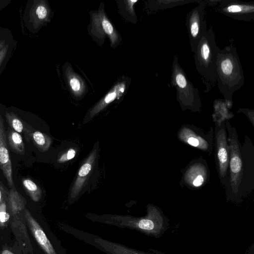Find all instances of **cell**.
Returning <instances> with one entry per match:
<instances>
[{
    "mask_svg": "<svg viewBox=\"0 0 254 254\" xmlns=\"http://www.w3.org/2000/svg\"></svg>",
    "mask_w": 254,
    "mask_h": 254,
    "instance_id": "4dcf8cb0",
    "label": "cell"
},
{
    "mask_svg": "<svg viewBox=\"0 0 254 254\" xmlns=\"http://www.w3.org/2000/svg\"><path fill=\"white\" fill-rule=\"evenodd\" d=\"M8 48L9 45L8 44L5 45L4 47L0 51V65L1 64L6 56Z\"/></svg>",
    "mask_w": 254,
    "mask_h": 254,
    "instance_id": "83f0119b",
    "label": "cell"
},
{
    "mask_svg": "<svg viewBox=\"0 0 254 254\" xmlns=\"http://www.w3.org/2000/svg\"><path fill=\"white\" fill-rule=\"evenodd\" d=\"M198 0H158L150 1V7L152 11L163 10L175 6L189 3L190 2H198Z\"/></svg>",
    "mask_w": 254,
    "mask_h": 254,
    "instance_id": "ffe728a7",
    "label": "cell"
},
{
    "mask_svg": "<svg viewBox=\"0 0 254 254\" xmlns=\"http://www.w3.org/2000/svg\"><path fill=\"white\" fill-rule=\"evenodd\" d=\"M10 215L7 211V201L0 204V227H4L9 219Z\"/></svg>",
    "mask_w": 254,
    "mask_h": 254,
    "instance_id": "cb8c5ba5",
    "label": "cell"
},
{
    "mask_svg": "<svg viewBox=\"0 0 254 254\" xmlns=\"http://www.w3.org/2000/svg\"><path fill=\"white\" fill-rule=\"evenodd\" d=\"M26 200L16 189H10L7 199L9 212L14 216L24 211Z\"/></svg>",
    "mask_w": 254,
    "mask_h": 254,
    "instance_id": "e0dca14e",
    "label": "cell"
},
{
    "mask_svg": "<svg viewBox=\"0 0 254 254\" xmlns=\"http://www.w3.org/2000/svg\"><path fill=\"white\" fill-rule=\"evenodd\" d=\"M22 186L26 193L34 202H38L42 197V190L31 179L23 178Z\"/></svg>",
    "mask_w": 254,
    "mask_h": 254,
    "instance_id": "44dd1931",
    "label": "cell"
},
{
    "mask_svg": "<svg viewBox=\"0 0 254 254\" xmlns=\"http://www.w3.org/2000/svg\"><path fill=\"white\" fill-rule=\"evenodd\" d=\"M220 50L216 45L213 29L210 26L194 53L195 66L205 85V93L209 92L217 83L216 62Z\"/></svg>",
    "mask_w": 254,
    "mask_h": 254,
    "instance_id": "3957f363",
    "label": "cell"
},
{
    "mask_svg": "<svg viewBox=\"0 0 254 254\" xmlns=\"http://www.w3.org/2000/svg\"><path fill=\"white\" fill-rule=\"evenodd\" d=\"M96 17L95 20V25H98V29L99 30L102 28L101 32L108 35L112 41L113 44H114L118 39L117 34L115 32L113 27L110 21L106 18L105 16L100 15Z\"/></svg>",
    "mask_w": 254,
    "mask_h": 254,
    "instance_id": "7402d4cb",
    "label": "cell"
},
{
    "mask_svg": "<svg viewBox=\"0 0 254 254\" xmlns=\"http://www.w3.org/2000/svg\"><path fill=\"white\" fill-rule=\"evenodd\" d=\"M9 193L8 189L0 181V204L7 201Z\"/></svg>",
    "mask_w": 254,
    "mask_h": 254,
    "instance_id": "484cf974",
    "label": "cell"
},
{
    "mask_svg": "<svg viewBox=\"0 0 254 254\" xmlns=\"http://www.w3.org/2000/svg\"><path fill=\"white\" fill-rule=\"evenodd\" d=\"M86 217L94 223H100L139 231L145 235L156 236L163 228V218L159 209L153 205L147 206V214L143 217L129 215L95 214L89 213Z\"/></svg>",
    "mask_w": 254,
    "mask_h": 254,
    "instance_id": "7a4b0ae2",
    "label": "cell"
},
{
    "mask_svg": "<svg viewBox=\"0 0 254 254\" xmlns=\"http://www.w3.org/2000/svg\"><path fill=\"white\" fill-rule=\"evenodd\" d=\"M125 84H119L117 85L110 93L100 102H99L90 112V117L92 118L96 114L103 109L108 104L112 102L116 98H119L124 92Z\"/></svg>",
    "mask_w": 254,
    "mask_h": 254,
    "instance_id": "ac0fdd59",
    "label": "cell"
},
{
    "mask_svg": "<svg viewBox=\"0 0 254 254\" xmlns=\"http://www.w3.org/2000/svg\"><path fill=\"white\" fill-rule=\"evenodd\" d=\"M225 126L228 131L227 141L230 152L229 181L226 190L228 196L238 197L243 177L242 144L236 128L231 126L228 121H225Z\"/></svg>",
    "mask_w": 254,
    "mask_h": 254,
    "instance_id": "5b68a950",
    "label": "cell"
},
{
    "mask_svg": "<svg viewBox=\"0 0 254 254\" xmlns=\"http://www.w3.org/2000/svg\"><path fill=\"white\" fill-rule=\"evenodd\" d=\"M6 135L10 149L17 154L21 155L24 154L25 144L20 133L10 128L7 129Z\"/></svg>",
    "mask_w": 254,
    "mask_h": 254,
    "instance_id": "d6986e66",
    "label": "cell"
},
{
    "mask_svg": "<svg viewBox=\"0 0 254 254\" xmlns=\"http://www.w3.org/2000/svg\"><path fill=\"white\" fill-rule=\"evenodd\" d=\"M57 226L61 230L106 254H148L127 246L107 240L94 234L79 230L64 222H59Z\"/></svg>",
    "mask_w": 254,
    "mask_h": 254,
    "instance_id": "8992f818",
    "label": "cell"
},
{
    "mask_svg": "<svg viewBox=\"0 0 254 254\" xmlns=\"http://www.w3.org/2000/svg\"><path fill=\"white\" fill-rule=\"evenodd\" d=\"M182 142L211 154L212 151L213 129L206 133L195 126L182 125L177 134Z\"/></svg>",
    "mask_w": 254,
    "mask_h": 254,
    "instance_id": "9c48e42d",
    "label": "cell"
},
{
    "mask_svg": "<svg viewBox=\"0 0 254 254\" xmlns=\"http://www.w3.org/2000/svg\"><path fill=\"white\" fill-rule=\"evenodd\" d=\"M215 10L234 19L251 21L254 19V2L221 0Z\"/></svg>",
    "mask_w": 254,
    "mask_h": 254,
    "instance_id": "8fae6325",
    "label": "cell"
},
{
    "mask_svg": "<svg viewBox=\"0 0 254 254\" xmlns=\"http://www.w3.org/2000/svg\"><path fill=\"white\" fill-rule=\"evenodd\" d=\"M1 254H14L11 252H10L8 250H3Z\"/></svg>",
    "mask_w": 254,
    "mask_h": 254,
    "instance_id": "f546056e",
    "label": "cell"
},
{
    "mask_svg": "<svg viewBox=\"0 0 254 254\" xmlns=\"http://www.w3.org/2000/svg\"><path fill=\"white\" fill-rule=\"evenodd\" d=\"M198 4L187 14L186 27L189 35L191 51L194 53L200 40L207 32L205 19L206 4L204 0Z\"/></svg>",
    "mask_w": 254,
    "mask_h": 254,
    "instance_id": "ba28073f",
    "label": "cell"
},
{
    "mask_svg": "<svg viewBox=\"0 0 254 254\" xmlns=\"http://www.w3.org/2000/svg\"><path fill=\"white\" fill-rule=\"evenodd\" d=\"M76 154V150L73 148H69L63 153L58 159L59 163H63L73 158Z\"/></svg>",
    "mask_w": 254,
    "mask_h": 254,
    "instance_id": "d4e9b609",
    "label": "cell"
},
{
    "mask_svg": "<svg viewBox=\"0 0 254 254\" xmlns=\"http://www.w3.org/2000/svg\"><path fill=\"white\" fill-rule=\"evenodd\" d=\"M23 130L26 141L31 140L40 152H45L49 149L52 141L49 136L35 130L24 121Z\"/></svg>",
    "mask_w": 254,
    "mask_h": 254,
    "instance_id": "9a60e30c",
    "label": "cell"
},
{
    "mask_svg": "<svg viewBox=\"0 0 254 254\" xmlns=\"http://www.w3.org/2000/svg\"><path fill=\"white\" fill-rule=\"evenodd\" d=\"M5 44V41L4 40H0V51L4 47Z\"/></svg>",
    "mask_w": 254,
    "mask_h": 254,
    "instance_id": "f1b7e54d",
    "label": "cell"
},
{
    "mask_svg": "<svg viewBox=\"0 0 254 254\" xmlns=\"http://www.w3.org/2000/svg\"><path fill=\"white\" fill-rule=\"evenodd\" d=\"M217 83L226 101H232L233 93L244 83L242 66L232 44L220 50L216 62Z\"/></svg>",
    "mask_w": 254,
    "mask_h": 254,
    "instance_id": "6da1fadb",
    "label": "cell"
},
{
    "mask_svg": "<svg viewBox=\"0 0 254 254\" xmlns=\"http://www.w3.org/2000/svg\"><path fill=\"white\" fill-rule=\"evenodd\" d=\"M5 117L10 127L18 133L24 130V121L13 112H6Z\"/></svg>",
    "mask_w": 254,
    "mask_h": 254,
    "instance_id": "603a6c76",
    "label": "cell"
},
{
    "mask_svg": "<svg viewBox=\"0 0 254 254\" xmlns=\"http://www.w3.org/2000/svg\"><path fill=\"white\" fill-rule=\"evenodd\" d=\"M49 9L44 0H34L29 11V21L37 29L47 21Z\"/></svg>",
    "mask_w": 254,
    "mask_h": 254,
    "instance_id": "2e32d148",
    "label": "cell"
},
{
    "mask_svg": "<svg viewBox=\"0 0 254 254\" xmlns=\"http://www.w3.org/2000/svg\"><path fill=\"white\" fill-rule=\"evenodd\" d=\"M96 150L95 149L90 153L85 162L80 167L77 177L71 190L70 195L71 199L74 200L79 194L95 161Z\"/></svg>",
    "mask_w": 254,
    "mask_h": 254,
    "instance_id": "5bb4252c",
    "label": "cell"
},
{
    "mask_svg": "<svg viewBox=\"0 0 254 254\" xmlns=\"http://www.w3.org/2000/svg\"><path fill=\"white\" fill-rule=\"evenodd\" d=\"M70 85L72 89L75 91L77 92L80 88V83L78 79L76 78H72L69 81Z\"/></svg>",
    "mask_w": 254,
    "mask_h": 254,
    "instance_id": "4316f807",
    "label": "cell"
},
{
    "mask_svg": "<svg viewBox=\"0 0 254 254\" xmlns=\"http://www.w3.org/2000/svg\"><path fill=\"white\" fill-rule=\"evenodd\" d=\"M243 177L240 196L246 194L254 188V147L251 139L246 136L242 145Z\"/></svg>",
    "mask_w": 254,
    "mask_h": 254,
    "instance_id": "30bf717a",
    "label": "cell"
},
{
    "mask_svg": "<svg viewBox=\"0 0 254 254\" xmlns=\"http://www.w3.org/2000/svg\"><path fill=\"white\" fill-rule=\"evenodd\" d=\"M0 169L6 180L10 189H14L12 169L11 160L7 148L6 135L4 121L0 115Z\"/></svg>",
    "mask_w": 254,
    "mask_h": 254,
    "instance_id": "7c38bea8",
    "label": "cell"
},
{
    "mask_svg": "<svg viewBox=\"0 0 254 254\" xmlns=\"http://www.w3.org/2000/svg\"><path fill=\"white\" fill-rule=\"evenodd\" d=\"M208 170L202 161H195L188 168L184 175V182L191 188L203 185L208 177Z\"/></svg>",
    "mask_w": 254,
    "mask_h": 254,
    "instance_id": "4fadbf2b",
    "label": "cell"
},
{
    "mask_svg": "<svg viewBox=\"0 0 254 254\" xmlns=\"http://www.w3.org/2000/svg\"><path fill=\"white\" fill-rule=\"evenodd\" d=\"M171 83L175 88L176 99L183 111L190 110L192 112L200 111L201 102L199 90L194 87L188 78L184 70L180 65L177 55L174 56L173 60Z\"/></svg>",
    "mask_w": 254,
    "mask_h": 254,
    "instance_id": "277c9868",
    "label": "cell"
},
{
    "mask_svg": "<svg viewBox=\"0 0 254 254\" xmlns=\"http://www.w3.org/2000/svg\"><path fill=\"white\" fill-rule=\"evenodd\" d=\"M226 120L215 121L214 134L216 148V163L221 184L226 188L229 181V148L227 141Z\"/></svg>",
    "mask_w": 254,
    "mask_h": 254,
    "instance_id": "52a82bcc",
    "label": "cell"
}]
</instances>
